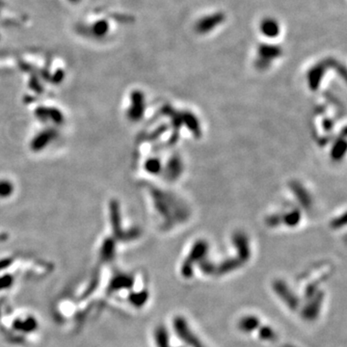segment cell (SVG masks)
<instances>
[{"instance_id": "obj_1", "label": "cell", "mask_w": 347, "mask_h": 347, "mask_svg": "<svg viewBox=\"0 0 347 347\" xmlns=\"http://www.w3.org/2000/svg\"><path fill=\"white\" fill-rule=\"evenodd\" d=\"M333 266L330 263H322L311 268L298 279V287L306 299L321 290V286L332 276Z\"/></svg>"}, {"instance_id": "obj_2", "label": "cell", "mask_w": 347, "mask_h": 347, "mask_svg": "<svg viewBox=\"0 0 347 347\" xmlns=\"http://www.w3.org/2000/svg\"><path fill=\"white\" fill-rule=\"evenodd\" d=\"M172 329L184 347H209L191 326L185 316L177 314L172 321Z\"/></svg>"}, {"instance_id": "obj_3", "label": "cell", "mask_w": 347, "mask_h": 347, "mask_svg": "<svg viewBox=\"0 0 347 347\" xmlns=\"http://www.w3.org/2000/svg\"><path fill=\"white\" fill-rule=\"evenodd\" d=\"M272 288L277 297L280 299V301L283 303L289 311L291 312L299 311L302 301H300L299 296L294 292L293 289L286 283L282 280H277L272 284Z\"/></svg>"}, {"instance_id": "obj_4", "label": "cell", "mask_w": 347, "mask_h": 347, "mask_svg": "<svg viewBox=\"0 0 347 347\" xmlns=\"http://www.w3.org/2000/svg\"><path fill=\"white\" fill-rule=\"evenodd\" d=\"M324 296L325 292L323 291V289H321L316 293L305 299V304L299 309V312L304 321L312 322L319 317L324 303Z\"/></svg>"}, {"instance_id": "obj_5", "label": "cell", "mask_w": 347, "mask_h": 347, "mask_svg": "<svg viewBox=\"0 0 347 347\" xmlns=\"http://www.w3.org/2000/svg\"><path fill=\"white\" fill-rule=\"evenodd\" d=\"M263 322L264 321H262V318L259 317L257 314L248 313V314L242 315L237 321L236 327L241 334L254 338L256 333L258 332V328L261 326Z\"/></svg>"}, {"instance_id": "obj_6", "label": "cell", "mask_w": 347, "mask_h": 347, "mask_svg": "<svg viewBox=\"0 0 347 347\" xmlns=\"http://www.w3.org/2000/svg\"><path fill=\"white\" fill-rule=\"evenodd\" d=\"M153 338L156 347H184L182 343L178 340L176 335L173 332V335L165 326H158L154 333Z\"/></svg>"}, {"instance_id": "obj_7", "label": "cell", "mask_w": 347, "mask_h": 347, "mask_svg": "<svg viewBox=\"0 0 347 347\" xmlns=\"http://www.w3.org/2000/svg\"><path fill=\"white\" fill-rule=\"evenodd\" d=\"M284 347H296V346H292V345H286V346Z\"/></svg>"}]
</instances>
